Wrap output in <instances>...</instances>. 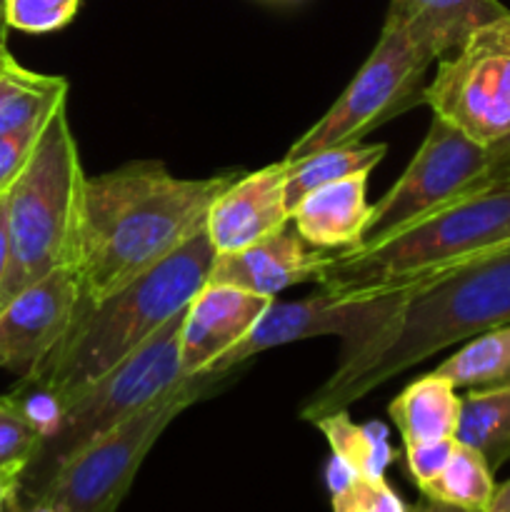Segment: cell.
<instances>
[{
  "label": "cell",
  "mask_w": 510,
  "mask_h": 512,
  "mask_svg": "<svg viewBox=\"0 0 510 512\" xmlns=\"http://www.w3.org/2000/svg\"><path fill=\"white\" fill-rule=\"evenodd\" d=\"M510 325V245L400 290L390 318L365 338L340 345L333 375L300 408L315 423L345 410L430 355Z\"/></svg>",
  "instance_id": "obj_1"
},
{
  "label": "cell",
  "mask_w": 510,
  "mask_h": 512,
  "mask_svg": "<svg viewBox=\"0 0 510 512\" xmlns=\"http://www.w3.org/2000/svg\"><path fill=\"white\" fill-rule=\"evenodd\" d=\"M235 178H178L163 163H130L85 178L70 265L80 300L113 295L205 230L215 198Z\"/></svg>",
  "instance_id": "obj_2"
},
{
  "label": "cell",
  "mask_w": 510,
  "mask_h": 512,
  "mask_svg": "<svg viewBox=\"0 0 510 512\" xmlns=\"http://www.w3.org/2000/svg\"><path fill=\"white\" fill-rule=\"evenodd\" d=\"M215 255L208 233L200 230L113 295L93 303L80 300L68 333L38 370L20 383L48 393L63 413L68 400L123 363L173 315L188 308L208 283Z\"/></svg>",
  "instance_id": "obj_3"
},
{
  "label": "cell",
  "mask_w": 510,
  "mask_h": 512,
  "mask_svg": "<svg viewBox=\"0 0 510 512\" xmlns=\"http://www.w3.org/2000/svg\"><path fill=\"white\" fill-rule=\"evenodd\" d=\"M508 245L510 183H505L450 200L375 245L335 250L318 285L338 298L400 293Z\"/></svg>",
  "instance_id": "obj_4"
},
{
  "label": "cell",
  "mask_w": 510,
  "mask_h": 512,
  "mask_svg": "<svg viewBox=\"0 0 510 512\" xmlns=\"http://www.w3.org/2000/svg\"><path fill=\"white\" fill-rule=\"evenodd\" d=\"M85 178L63 100L48 115L28 163L8 190L10 270L3 305L50 270L73 265Z\"/></svg>",
  "instance_id": "obj_5"
},
{
  "label": "cell",
  "mask_w": 510,
  "mask_h": 512,
  "mask_svg": "<svg viewBox=\"0 0 510 512\" xmlns=\"http://www.w3.org/2000/svg\"><path fill=\"white\" fill-rule=\"evenodd\" d=\"M183 318L185 310L173 315L123 363L115 365L103 378L80 390L63 405L58 428L45 440L38 458L23 473L20 493H33L70 455L113 430L115 425L128 420L183 380V365H180Z\"/></svg>",
  "instance_id": "obj_6"
},
{
  "label": "cell",
  "mask_w": 510,
  "mask_h": 512,
  "mask_svg": "<svg viewBox=\"0 0 510 512\" xmlns=\"http://www.w3.org/2000/svg\"><path fill=\"white\" fill-rule=\"evenodd\" d=\"M215 380L218 375L208 373L183 378L158 400L70 455L25 500H43L68 512H115L155 440Z\"/></svg>",
  "instance_id": "obj_7"
},
{
  "label": "cell",
  "mask_w": 510,
  "mask_h": 512,
  "mask_svg": "<svg viewBox=\"0 0 510 512\" xmlns=\"http://www.w3.org/2000/svg\"><path fill=\"white\" fill-rule=\"evenodd\" d=\"M433 63V55L415 45L403 28L385 23L358 75L328 113L293 143L283 163L293 165L320 150L360 143L370 130L423 103V80Z\"/></svg>",
  "instance_id": "obj_8"
},
{
  "label": "cell",
  "mask_w": 510,
  "mask_h": 512,
  "mask_svg": "<svg viewBox=\"0 0 510 512\" xmlns=\"http://www.w3.org/2000/svg\"><path fill=\"white\" fill-rule=\"evenodd\" d=\"M435 118L490 145L510 130V13L480 25L455 53L440 58L423 90Z\"/></svg>",
  "instance_id": "obj_9"
},
{
  "label": "cell",
  "mask_w": 510,
  "mask_h": 512,
  "mask_svg": "<svg viewBox=\"0 0 510 512\" xmlns=\"http://www.w3.org/2000/svg\"><path fill=\"white\" fill-rule=\"evenodd\" d=\"M485 165L488 145L478 143L455 125L433 115L428 135L408 168L378 203L370 205L360 245L380 243L413 225L415 220L435 213L450 200L465 195V190L480 178Z\"/></svg>",
  "instance_id": "obj_10"
},
{
  "label": "cell",
  "mask_w": 510,
  "mask_h": 512,
  "mask_svg": "<svg viewBox=\"0 0 510 512\" xmlns=\"http://www.w3.org/2000/svg\"><path fill=\"white\" fill-rule=\"evenodd\" d=\"M398 295L400 293L373 295V298H338V295L320 293L313 298L295 300V303H278L273 298L265 313L255 320L250 333L233 350H228L208 370V375L220 378L265 350L298 343V340L338 335L343 338V345L355 343L378 330L390 318Z\"/></svg>",
  "instance_id": "obj_11"
},
{
  "label": "cell",
  "mask_w": 510,
  "mask_h": 512,
  "mask_svg": "<svg viewBox=\"0 0 510 512\" xmlns=\"http://www.w3.org/2000/svg\"><path fill=\"white\" fill-rule=\"evenodd\" d=\"M80 298V280L70 265L25 285L0 308V368L30 378L68 333Z\"/></svg>",
  "instance_id": "obj_12"
},
{
  "label": "cell",
  "mask_w": 510,
  "mask_h": 512,
  "mask_svg": "<svg viewBox=\"0 0 510 512\" xmlns=\"http://www.w3.org/2000/svg\"><path fill=\"white\" fill-rule=\"evenodd\" d=\"M268 295L250 293L223 283H205L185 308L180 330L183 378L205 375L233 350L270 305Z\"/></svg>",
  "instance_id": "obj_13"
},
{
  "label": "cell",
  "mask_w": 510,
  "mask_h": 512,
  "mask_svg": "<svg viewBox=\"0 0 510 512\" xmlns=\"http://www.w3.org/2000/svg\"><path fill=\"white\" fill-rule=\"evenodd\" d=\"M285 175H288V165L280 160L255 173L238 175L215 198L208 223H205V233L215 253L223 255L243 250L258 240L280 233L288 225Z\"/></svg>",
  "instance_id": "obj_14"
},
{
  "label": "cell",
  "mask_w": 510,
  "mask_h": 512,
  "mask_svg": "<svg viewBox=\"0 0 510 512\" xmlns=\"http://www.w3.org/2000/svg\"><path fill=\"white\" fill-rule=\"evenodd\" d=\"M328 258V250L305 243L298 230L283 228L280 233L243 250L215 255L208 283L235 285L250 293L275 298L280 290H288L298 283H310V280L318 283V275Z\"/></svg>",
  "instance_id": "obj_15"
},
{
  "label": "cell",
  "mask_w": 510,
  "mask_h": 512,
  "mask_svg": "<svg viewBox=\"0 0 510 512\" xmlns=\"http://www.w3.org/2000/svg\"><path fill=\"white\" fill-rule=\"evenodd\" d=\"M510 13L498 0H390L385 23L405 30L433 60L455 53L473 30Z\"/></svg>",
  "instance_id": "obj_16"
},
{
  "label": "cell",
  "mask_w": 510,
  "mask_h": 512,
  "mask_svg": "<svg viewBox=\"0 0 510 512\" xmlns=\"http://www.w3.org/2000/svg\"><path fill=\"white\" fill-rule=\"evenodd\" d=\"M365 185L368 173H358L305 195L290 215L300 238L323 250L360 245L370 215Z\"/></svg>",
  "instance_id": "obj_17"
},
{
  "label": "cell",
  "mask_w": 510,
  "mask_h": 512,
  "mask_svg": "<svg viewBox=\"0 0 510 512\" xmlns=\"http://www.w3.org/2000/svg\"><path fill=\"white\" fill-rule=\"evenodd\" d=\"M460 398L455 385L438 373L410 383L388 405L390 418L398 425L405 445L455 438L460 420Z\"/></svg>",
  "instance_id": "obj_18"
},
{
  "label": "cell",
  "mask_w": 510,
  "mask_h": 512,
  "mask_svg": "<svg viewBox=\"0 0 510 512\" xmlns=\"http://www.w3.org/2000/svg\"><path fill=\"white\" fill-rule=\"evenodd\" d=\"M455 440L478 450L495 470L510 460V380L470 390L460 403Z\"/></svg>",
  "instance_id": "obj_19"
},
{
  "label": "cell",
  "mask_w": 510,
  "mask_h": 512,
  "mask_svg": "<svg viewBox=\"0 0 510 512\" xmlns=\"http://www.w3.org/2000/svg\"><path fill=\"white\" fill-rule=\"evenodd\" d=\"M68 100V80L33 73L20 63L0 73V135L40 128L55 105Z\"/></svg>",
  "instance_id": "obj_20"
},
{
  "label": "cell",
  "mask_w": 510,
  "mask_h": 512,
  "mask_svg": "<svg viewBox=\"0 0 510 512\" xmlns=\"http://www.w3.org/2000/svg\"><path fill=\"white\" fill-rule=\"evenodd\" d=\"M385 153H388L385 143H350L320 150V153L310 155L300 163L288 165V175H285V208H288V215H293L295 205L313 190L348 178V175L370 173L385 158Z\"/></svg>",
  "instance_id": "obj_21"
},
{
  "label": "cell",
  "mask_w": 510,
  "mask_h": 512,
  "mask_svg": "<svg viewBox=\"0 0 510 512\" xmlns=\"http://www.w3.org/2000/svg\"><path fill=\"white\" fill-rule=\"evenodd\" d=\"M315 428L325 435L333 455L365 478H385V468L395 460L388 443V428L380 423L355 425L348 410H335L315 420Z\"/></svg>",
  "instance_id": "obj_22"
},
{
  "label": "cell",
  "mask_w": 510,
  "mask_h": 512,
  "mask_svg": "<svg viewBox=\"0 0 510 512\" xmlns=\"http://www.w3.org/2000/svg\"><path fill=\"white\" fill-rule=\"evenodd\" d=\"M433 373L448 378L455 388H483L510 380V325L470 338Z\"/></svg>",
  "instance_id": "obj_23"
},
{
  "label": "cell",
  "mask_w": 510,
  "mask_h": 512,
  "mask_svg": "<svg viewBox=\"0 0 510 512\" xmlns=\"http://www.w3.org/2000/svg\"><path fill=\"white\" fill-rule=\"evenodd\" d=\"M493 493V468L478 450L463 443L455 445L443 473L420 488V495L473 510H488Z\"/></svg>",
  "instance_id": "obj_24"
},
{
  "label": "cell",
  "mask_w": 510,
  "mask_h": 512,
  "mask_svg": "<svg viewBox=\"0 0 510 512\" xmlns=\"http://www.w3.org/2000/svg\"><path fill=\"white\" fill-rule=\"evenodd\" d=\"M45 438L8 398H0V470L25 473Z\"/></svg>",
  "instance_id": "obj_25"
},
{
  "label": "cell",
  "mask_w": 510,
  "mask_h": 512,
  "mask_svg": "<svg viewBox=\"0 0 510 512\" xmlns=\"http://www.w3.org/2000/svg\"><path fill=\"white\" fill-rule=\"evenodd\" d=\"M80 0H8V25L30 35L55 33L75 18Z\"/></svg>",
  "instance_id": "obj_26"
},
{
  "label": "cell",
  "mask_w": 510,
  "mask_h": 512,
  "mask_svg": "<svg viewBox=\"0 0 510 512\" xmlns=\"http://www.w3.org/2000/svg\"><path fill=\"white\" fill-rule=\"evenodd\" d=\"M333 512H408V505L385 483V478L355 475L343 490L330 495Z\"/></svg>",
  "instance_id": "obj_27"
},
{
  "label": "cell",
  "mask_w": 510,
  "mask_h": 512,
  "mask_svg": "<svg viewBox=\"0 0 510 512\" xmlns=\"http://www.w3.org/2000/svg\"><path fill=\"white\" fill-rule=\"evenodd\" d=\"M458 440L443 438V440H430V443H415L405 445V465L418 488L428 485L430 480L438 478L443 468L448 465L450 455H453Z\"/></svg>",
  "instance_id": "obj_28"
},
{
  "label": "cell",
  "mask_w": 510,
  "mask_h": 512,
  "mask_svg": "<svg viewBox=\"0 0 510 512\" xmlns=\"http://www.w3.org/2000/svg\"><path fill=\"white\" fill-rule=\"evenodd\" d=\"M43 125L40 128L23 130V133L0 135V195L8 193L10 185L20 175V170L25 168V163L30 158V150H33Z\"/></svg>",
  "instance_id": "obj_29"
},
{
  "label": "cell",
  "mask_w": 510,
  "mask_h": 512,
  "mask_svg": "<svg viewBox=\"0 0 510 512\" xmlns=\"http://www.w3.org/2000/svg\"><path fill=\"white\" fill-rule=\"evenodd\" d=\"M510 183V130L498 138L495 143L488 145V165L480 173V178L465 190V195L480 193V190L498 188V185ZM463 198V195H460Z\"/></svg>",
  "instance_id": "obj_30"
},
{
  "label": "cell",
  "mask_w": 510,
  "mask_h": 512,
  "mask_svg": "<svg viewBox=\"0 0 510 512\" xmlns=\"http://www.w3.org/2000/svg\"><path fill=\"white\" fill-rule=\"evenodd\" d=\"M10 270V228H8V193L0 195V308H3V290Z\"/></svg>",
  "instance_id": "obj_31"
},
{
  "label": "cell",
  "mask_w": 510,
  "mask_h": 512,
  "mask_svg": "<svg viewBox=\"0 0 510 512\" xmlns=\"http://www.w3.org/2000/svg\"><path fill=\"white\" fill-rule=\"evenodd\" d=\"M20 485H23V473L0 470V512H10V508L18 503Z\"/></svg>",
  "instance_id": "obj_32"
},
{
  "label": "cell",
  "mask_w": 510,
  "mask_h": 512,
  "mask_svg": "<svg viewBox=\"0 0 510 512\" xmlns=\"http://www.w3.org/2000/svg\"><path fill=\"white\" fill-rule=\"evenodd\" d=\"M408 512H488V510H473V508H460V505L443 503V500H433L428 495H420L415 505H410Z\"/></svg>",
  "instance_id": "obj_33"
},
{
  "label": "cell",
  "mask_w": 510,
  "mask_h": 512,
  "mask_svg": "<svg viewBox=\"0 0 510 512\" xmlns=\"http://www.w3.org/2000/svg\"><path fill=\"white\" fill-rule=\"evenodd\" d=\"M488 512H510V480H505L503 485H495Z\"/></svg>",
  "instance_id": "obj_34"
},
{
  "label": "cell",
  "mask_w": 510,
  "mask_h": 512,
  "mask_svg": "<svg viewBox=\"0 0 510 512\" xmlns=\"http://www.w3.org/2000/svg\"><path fill=\"white\" fill-rule=\"evenodd\" d=\"M10 512H68L58 505L43 503V500H18V503L10 508Z\"/></svg>",
  "instance_id": "obj_35"
},
{
  "label": "cell",
  "mask_w": 510,
  "mask_h": 512,
  "mask_svg": "<svg viewBox=\"0 0 510 512\" xmlns=\"http://www.w3.org/2000/svg\"><path fill=\"white\" fill-rule=\"evenodd\" d=\"M8 0H0V48H8Z\"/></svg>",
  "instance_id": "obj_36"
}]
</instances>
